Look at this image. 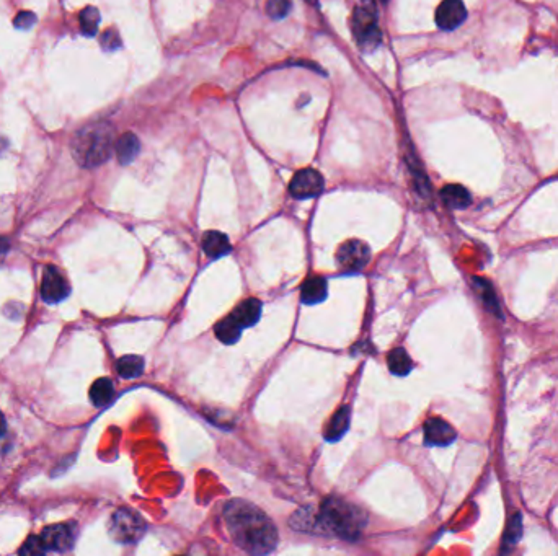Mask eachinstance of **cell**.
I'll list each match as a JSON object with an SVG mask.
<instances>
[{"instance_id":"6da1fadb","label":"cell","mask_w":558,"mask_h":556,"mask_svg":"<svg viewBox=\"0 0 558 556\" xmlns=\"http://www.w3.org/2000/svg\"><path fill=\"white\" fill-rule=\"evenodd\" d=\"M224 522L234 543L250 555H268L276 548L275 523L255 504L232 499L224 506Z\"/></svg>"},{"instance_id":"7a4b0ae2","label":"cell","mask_w":558,"mask_h":556,"mask_svg":"<svg viewBox=\"0 0 558 556\" xmlns=\"http://www.w3.org/2000/svg\"><path fill=\"white\" fill-rule=\"evenodd\" d=\"M304 517L296 514L291 519V526L300 528L302 532H310V528H317L319 533H329L345 540L354 542L361 535L366 526V514L348 501L330 496L324 499L317 514H310V509H304Z\"/></svg>"},{"instance_id":"3957f363","label":"cell","mask_w":558,"mask_h":556,"mask_svg":"<svg viewBox=\"0 0 558 556\" xmlns=\"http://www.w3.org/2000/svg\"><path fill=\"white\" fill-rule=\"evenodd\" d=\"M115 144V129L111 124L95 121L75 132L71 142V152L74 160L82 169H96L110 159Z\"/></svg>"},{"instance_id":"277c9868","label":"cell","mask_w":558,"mask_h":556,"mask_svg":"<svg viewBox=\"0 0 558 556\" xmlns=\"http://www.w3.org/2000/svg\"><path fill=\"white\" fill-rule=\"evenodd\" d=\"M353 35L363 51H372L380 42V30L377 25V7L374 0H361L353 12Z\"/></svg>"},{"instance_id":"5b68a950","label":"cell","mask_w":558,"mask_h":556,"mask_svg":"<svg viewBox=\"0 0 558 556\" xmlns=\"http://www.w3.org/2000/svg\"><path fill=\"white\" fill-rule=\"evenodd\" d=\"M146 522L142 517L127 507H121V509L113 512L108 523L110 537L121 545L139 542L146 533Z\"/></svg>"},{"instance_id":"8992f818","label":"cell","mask_w":558,"mask_h":556,"mask_svg":"<svg viewBox=\"0 0 558 556\" xmlns=\"http://www.w3.org/2000/svg\"><path fill=\"white\" fill-rule=\"evenodd\" d=\"M369 260H371V250L361 240L346 242L336 251L338 268L348 274L359 273L361 269L366 268Z\"/></svg>"},{"instance_id":"52a82bcc","label":"cell","mask_w":558,"mask_h":556,"mask_svg":"<svg viewBox=\"0 0 558 556\" xmlns=\"http://www.w3.org/2000/svg\"><path fill=\"white\" fill-rule=\"evenodd\" d=\"M325 180L320 171L314 169H302L292 176L289 183V193L296 199H312L324 191Z\"/></svg>"},{"instance_id":"ba28073f","label":"cell","mask_w":558,"mask_h":556,"mask_svg":"<svg viewBox=\"0 0 558 556\" xmlns=\"http://www.w3.org/2000/svg\"><path fill=\"white\" fill-rule=\"evenodd\" d=\"M75 537H77V527L72 522L55 523L41 532V538L47 552L56 553L69 552L74 547Z\"/></svg>"},{"instance_id":"9c48e42d","label":"cell","mask_w":558,"mask_h":556,"mask_svg":"<svg viewBox=\"0 0 558 556\" xmlns=\"http://www.w3.org/2000/svg\"><path fill=\"white\" fill-rule=\"evenodd\" d=\"M71 294V285L55 266H46L41 280V297L46 304H59Z\"/></svg>"},{"instance_id":"30bf717a","label":"cell","mask_w":558,"mask_h":556,"mask_svg":"<svg viewBox=\"0 0 558 556\" xmlns=\"http://www.w3.org/2000/svg\"><path fill=\"white\" fill-rule=\"evenodd\" d=\"M467 18V8L462 0H443L436 10V25L444 31L459 28Z\"/></svg>"},{"instance_id":"8fae6325","label":"cell","mask_w":558,"mask_h":556,"mask_svg":"<svg viewBox=\"0 0 558 556\" xmlns=\"http://www.w3.org/2000/svg\"><path fill=\"white\" fill-rule=\"evenodd\" d=\"M423 431H425V442L428 446L446 447L452 444L455 437H457V433H455L452 426L441 418L428 419Z\"/></svg>"},{"instance_id":"7c38bea8","label":"cell","mask_w":558,"mask_h":556,"mask_svg":"<svg viewBox=\"0 0 558 556\" xmlns=\"http://www.w3.org/2000/svg\"><path fill=\"white\" fill-rule=\"evenodd\" d=\"M326 294H329V284L321 276L309 278L300 285V302L305 305L320 304L326 299Z\"/></svg>"},{"instance_id":"4fadbf2b","label":"cell","mask_w":558,"mask_h":556,"mask_svg":"<svg viewBox=\"0 0 558 556\" xmlns=\"http://www.w3.org/2000/svg\"><path fill=\"white\" fill-rule=\"evenodd\" d=\"M201 246L203 251H205L209 258H212V260H217V258H222L232 251L229 237L217 230L206 232V234L203 235Z\"/></svg>"},{"instance_id":"5bb4252c","label":"cell","mask_w":558,"mask_h":556,"mask_svg":"<svg viewBox=\"0 0 558 556\" xmlns=\"http://www.w3.org/2000/svg\"><path fill=\"white\" fill-rule=\"evenodd\" d=\"M261 302L258 299H246L242 304L237 305L230 315L234 317V320L239 323L242 328H249L256 325V322L261 317Z\"/></svg>"},{"instance_id":"9a60e30c","label":"cell","mask_w":558,"mask_h":556,"mask_svg":"<svg viewBox=\"0 0 558 556\" xmlns=\"http://www.w3.org/2000/svg\"><path fill=\"white\" fill-rule=\"evenodd\" d=\"M115 152L121 165H130L131 161L136 160V157L141 152V142H139L136 134L126 132L118 137L115 144Z\"/></svg>"},{"instance_id":"2e32d148","label":"cell","mask_w":558,"mask_h":556,"mask_svg":"<svg viewBox=\"0 0 558 556\" xmlns=\"http://www.w3.org/2000/svg\"><path fill=\"white\" fill-rule=\"evenodd\" d=\"M350 419H351L350 407L338 408L336 413L329 421V424H326L325 439L330 441V442L341 439V436L346 433L348 428H350Z\"/></svg>"},{"instance_id":"e0dca14e","label":"cell","mask_w":558,"mask_h":556,"mask_svg":"<svg viewBox=\"0 0 558 556\" xmlns=\"http://www.w3.org/2000/svg\"><path fill=\"white\" fill-rule=\"evenodd\" d=\"M441 198L444 204L450 209H465L470 206V193L460 185H448L441 190Z\"/></svg>"},{"instance_id":"ac0fdd59","label":"cell","mask_w":558,"mask_h":556,"mask_svg":"<svg viewBox=\"0 0 558 556\" xmlns=\"http://www.w3.org/2000/svg\"><path fill=\"white\" fill-rule=\"evenodd\" d=\"M214 331H216V336L221 343L235 344L240 339V336H242L244 328L234 320L232 315H229V317H225L224 320L217 323L216 328H214Z\"/></svg>"},{"instance_id":"d6986e66","label":"cell","mask_w":558,"mask_h":556,"mask_svg":"<svg viewBox=\"0 0 558 556\" xmlns=\"http://www.w3.org/2000/svg\"><path fill=\"white\" fill-rule=\"evenodd\" d=\"M89 397L95 407L98 408L106 407V404L113 400V397H115V387H113V382L110 379H106V377H101V379L95 380L93 385L90 387Z\"/></svg>"},{"instance_id":"ffe728a7","label":"cell","mask_w":558,"mask_h":556,"mask_svg":"<svg viewBox=\"0 0 558 556\" xmlns=\"http://www.w3.org/2000/svg\"><path fill=\"white\" fill-rule=\"evenodd\" d=\"M116 372L123 379H136L144 372V359L141 356H123L116 363Z\"/></svg>"},{"instance_id":"44dd1931","label":"cell","mask_w":558,"mask_h":556,"mask_svg":"<svg viewBox=\"0 0 558 556\" xmlns=\"http://www.w3.org/2000/svg\"><path fill=\"white\" fill-rule=\"evenodd\" d=\"M387 361H389V369L394 375L404 377L413 369V363H411L410 356L406 354V351L404 348H395L389 354Z\"/></svg>"},{"instance_id":"7402d4cb","label":"cell","mask_w":558,"mask_h":556,"mask_svg":"<svg viewBox=\"0 0 558 556\" xmlns=\"http://www.w3.org/2000/svg\"><path fill=\"white\" fill-rule=\"evenodd\" d=\"M79 21H80V30H82V33L85 36H95L100 25L98 8L95 7L84 8L79 15Z\"/></svg>"},{"instance_id":"603a6c76","label":"cell","mask_w":558,"mask_h":556,"mask_svg":"<svg viewBox=\"0 0 558 556\" xmlns=\"http://www.w3.org/2000/svg\"><path fill=\"white\" fill-rule=\"evenodd\" d=\"M292 5L289 0H268L266 2V13L268 17L273 20H283L286 18L289 12H291Z\"/></svg>"},{"instance_id":"cb8c5ba5","label":"cell","mask_w":558,"mask_h":556,"mask_svg":"<svg viewBox=\"0 0 558 556\" xmlns=\"http://www.w3.org/2000/svg\"><path fill=\"white\" fill-rule=\"evenodd\" d=\"M20 555H30V556H38V555H45L47 553V550L45 547V542H42L41 535H31L28 540L23 543V547L18 550Z\"/></svg>"},{"instance_id":"d4e9b609","label":"cell","mask_w":558,"mask_h":556,"mask_svg":"<svg viewBox=\"0 0 558 556\" xmlns=\"http://www.w3.org/2000/svg\"><path fill=\"white\" fill-rule=\"evenodd\" d=\"M521 533H523V517L516 514L508 523L506 535H504V538H503V543L504 545H514L518 542V538L521 537Z\"/></svg>"},{"instance_id":"484cf974","label":"cell","mask_w":558,"mask_h":556,"mask_svg":"<svg viewBox=\"0 0 558 556\" xmlns=\"http://www.w3.org/2000/svg\"><path fill=\"white\" fill-rule=\"evenodd\" d=\"M101 47L108 52L120 50L121 38H120V33H118L115 28H108L103 35H101Z\"/></svg>"},{"instance_id":"4316f807","label":"cell","mask_w":558,"mask_h":556,"mask_svg":"<svg viewBox=\"0 0 558 556\" xmlns=\"http://www.w3.org/2000/svg\"><path fill=\"white\" fill-rule=\"evenodd\" d=\"M36 23V15L33 12H20L13 20V25L18 30H30Z\"/></svg>"},{"instance_id":"83f0119b","label":"cell","mask_w":558,"mask_h":556,"mask_svg":"<svg viewBox=\"0 0 558 556\" xmlns=\"http://www.w3.org/2000/svg\"><path fill=\"white\" fill-rule=\"evenodd\" d=\"M8 240L4 239V237H0V258H2L5 253L8 251Z\"/></svg>"},{"instance_id":"f1b7e54d","label":"cell","mask_w":558,"mask_h":556,"mask_svg":"<svg viewBox=\"0 0 558 556\" xmlns=\"http://www.w3.org/2000/svg\"><path fill=\"white\" fill-rule=\"evenodd\" d=\"M5 429H7V424H5V418L2 416V413H0V437L5 434Z\"/></svg>"},{"instance_id":"f546056e","label":"cell","mask_w":558,"mask_h":556,"mask_svg":"<svg viewBox=\"0 0 558 556\" xmlns=\"http://www.w3.org/2000/svg\"><path fill=\"white\" fill-rule=\"evenodd\" d=\"M7 147H8L7 140H5L4 137H0V154H2L4 150H7Z\"/></svg>"},{"instance_id":"4dcf8cb0","label":"cell","mask_w":558,"mask_h":556,"mask_svg":"<svg viewBox=\"0 0 558 556\" xmlns=\"http://www.w3.org/2000/svg\"><path fill=\"white\" fill-rule=\"evenodd\" d=\"M305 2H309L310 5H317V2H319V0H305Z\"/></svg>"},{"instance_id":"1f68e13d","label":"cell","mask_w":558,"mask_h":556,"mask_svg":"<svg viewBox=\"0 0 558 556\" xmlns=\"http://www.w3.org/2000/svg\"><path fill=\"white\" fill-rule=\"evenodd\" d=\"M384 2H387V0H384Z\"/></svg>"}]
</instances>
